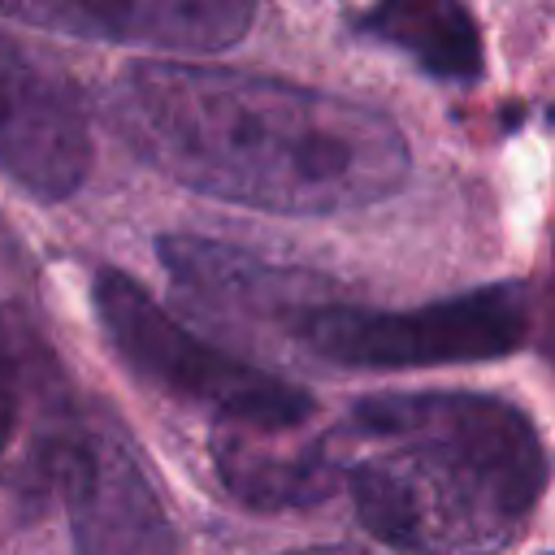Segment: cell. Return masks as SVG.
Instances as JSON below:
<instances>
[{
  "label": "cell",
  "instance_id": "cell-10",
  "mask_svg": "<svg viewBox=\"0 0 555 555\" xmlns=\"http://www.w3.org/2000/svg\"><path fill=\"white\" fill-rule=\"evenodd\" d=\"M356 30L403 52L438 82H477L486 69L481 26L468 0H373Z\"/></svg>",
  "mask_w": 555,
  "mask_h": 555
},
{
  "label": "cell",
  "instance_id": "cell-9",
  "mask_svg": "<svg viewBox=\"0 0 555 555\" xmlns=\"http://www.w3.org/2000/svg\"><path fill=\"white\" fill-rule=\"evenodd\" d=\"M212 464L221 486L247 507L317 503L343 477L330 438L299 442L295 429H256V425H217Z\"/></svg>",
  "mask_w": 555,
  "mask_h": 555
},
{
  "label": "cell",
  "instance_id": "cell-4",
  "mask_svg": "<svg viewBox=\"0 0 555 555\" xmlns=\"http://www.w3.org/2000/svg\"><path fill=\"white\" fill-rule=\"evenodd\" d=\"M529 286L520 282L460 291L421 308H356L330 295L291 325V338L338 369L395 373L477 364L520 351L529 338Z\"/></svg>",
  "mask_w": 555,
  "mask_h": 555
},
{
  "label": "cell",
  "instance_id": "cell-8",
  "mask_svg": "<svg viewBox=\"0 0 555 555\" xmlns=\"http://www.w3.org/2000/svg\"><path fill=\"white\" fill-rule=\"evenodd\" d=\"M160 260L173 273L178 291H186L230 317L273 321L286 334L312 304L334 295V286L317 273L282 269L273 260H260L251 251H238V247H225V243H212L199 234H165Z\"/></svg>",
  "mask_w": 555,
  "mask_h": 555
},
{
  "label": "cell",
  "instance_id": "cell-11",
  "mask_svg": "<svg viewBox=\"0 0 555 555\" xmlns=\"http://www.w3.org/2000/svg\"><path fill=\"white\" fill-rule=\"evenodd\" d=\"M48 364L39 347V317H35V269L22 238L0 217V473L9 464L30 369Z\"/></svg>",
  "mask_w": 555,
  "mask_h": 555
},
{
  "label": "cell",
  "instance_id": "cell-2",
  "mask_svg": "<svg viewBox=\"0 0 555 555\" xmlns=\"http://www.w3.org/2000/svg\"><path fill=\"white\" fill-rule=\"evenodd\" d=\"M330 442L360 525L399 555L507 551L551 477L538 425L473 390L360 399Z\"/></svg>",
  "mask_w": 555,
  "mask_h": 555
},
{
  "label": "cell",
  "instance_id": "cell-7",
  "mask_svg": "<svg viewBox=\"0 0 555 555\" xmlns=\"http://www.w3.org/2000/svg\"><path fill=\"white\" fill-rule=\"evenodd\" d=\"M0 13L69 39L195 56L234 48L256 22V0H0Z\"/></svg>",
  "mask_w": 555,
  "mask_h": 555
},
{
  "label": "cell",
  "instance_id": "cell-3",
  "mask_svg": "<svg viewBox=\"0 0 555 555\" xmlns=\"http://www.w3.org/2000/svg\"><path fill=\"white\" fill-rule=\"evenodd\" d=\"M91 304L108 347L130 373L182 403L208 408L217 425L299 429L317 412L304 386L199 338L121 269L91 278Z\"/></svg>",
  "mask_w": 555,
  "mask_h": 555
},
{
  "label": "cell",
  "instance_id": "cell-1",
  "mask_svg": "<svg viewBox=\"0 0 555 555\" xmlns=\"http://www.w3.org/2000/svg\"><path fill=\"white\" fill-rule=\"evenodd\" d=\"M104 117L178 186L273 217L373 208L412 173L408 134L382 108L269 74L139 61Z\"/></svg>",
  "mask_w": 555,
  "mask_h": 555
},
{
  "label": "cell",
  "instance_id": "cell-6",
  "mask_svg": "<svg viewBox=\"0 0 555 555\" xmlns=\"http://www.w3.org/2000/svg\"><path fill=\"white\" fill-rule=\"evenodd\" d=\"M91 169V126L65 78L0 35V178L39 204L74 199Z\"/></svg>",
  "mask_w": 555,
  "mask_h": 555
},
{
  "label": "cell",
  "instance_id": "cell-5",
  "mask_svg": "<svg viewBox=\"0 0 555 555\" xmlns=\"http://www.w3.org/2000/svg\"><path fill=\"white\" fill-rule=\"evenodd\" d=\"M56 473L78 555H178L165 503L108 412H82L61 429Z\"/></svg>",
  "mask_w": 555,
  "mask_h": 555
},
{
  "label": "cell",
  "instance_id": "cell-12",
  "mask_svg": "<svg viewBox=\"0 0 555 555\" xmlns=\"http://www.w3.org/2000/svg\"><path fill=\"white\" fill-rule=\"evenodd\" d=\"M282 555H369V551H360V546H295Z\"/></svg>",
  "mask_w": 555,
  "mask_h": 555
}]
</instances>
